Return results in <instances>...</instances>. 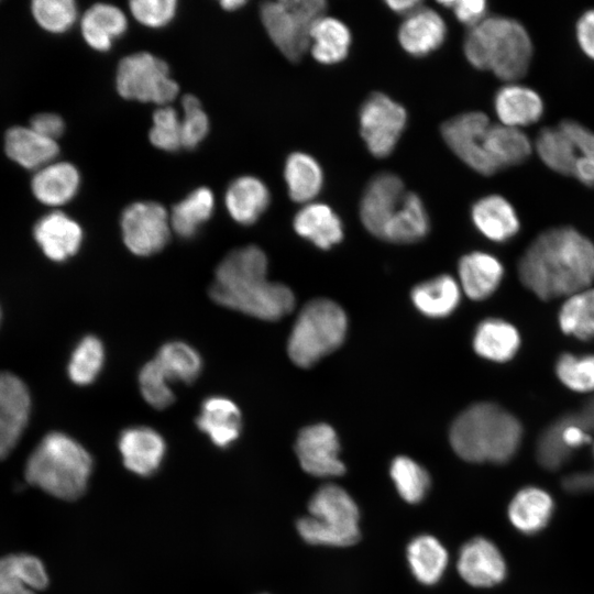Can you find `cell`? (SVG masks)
I'll return each instance as SVG.
<instances>
[{
    "mask_svg": "<svg viewBox=\"0 0 594 594\" xmlns=\"http://www.w3.org/2000/svg\"><path fill=\"white\" fill-rule=\"evenodd\" d=\"M518 274L540 299L566 298L594 282V244L574 228L548 229L526 249Z\"/></svg>",
    "mask_w": 594,
    "mask_h": 594,
    "instance_id": "obj_1",
    "label": "cell"
},
{
    "mask_svg": "<svg viewBox=\"0 0 594 594\" xmlns=\"http://www.w3.org/2000/svg\"><path fill=\"white\" fill-rule=\"evenodd\" d=\"M267 258L255 245L235 249L218 265L210 287L219 305L245 315L277 320L289 314L295 304L293 292L266 278Z\"/></svg>",
    "mask_w": 594,
    "mask_h": 594,
    "instance_id": "obj_2",
    "label": "cell"
},
{
    "mask_svg": "<svg viewBox=\"0 0 594 594\" xmlns=\"http://www.w3.org/2000/svg\"><path fill=\"white\" fill-rule=\"evenodd\" d=\"M463 50L473 67L492 72L507 82L527 74L534 55L532 41L524 24L503 15H487L470 28Z\"/></svg>",
    "mask_w": 594,
    "mask_h": 594,
    "instance_id": "obj_3",
    "label": "cell"
},
{
    "mask_svg": "<svg viewBox=\"0 0 594 594\" xmlns=\"http://www.w3.org/2000/svg\"><path fill=\"white\" fill-rule=\"evenodd\" d=\"M522 437L520 422L491 403H479L458 416L450 429L455 453L469 462L505 463L517 451Z\"/></svg>",
    "mask_w": 594,
    "mask_h": 594,
    "instance_id": "obj_4",
    "label": "cell"
},
{
    "mask_svg": "<svg viewBox=\"0 0 594 594\" xmlns=\"http://www.w3.org/2000/svg\"><path fill=\"white\" fill-rule=\"evenodd\" d=\"M92 458L75 439L63 432L47 433L25 464L26 481L62 498L82 495L92 471Z\"/></svg>",
    "mask_w": 594,
    "mask_h": 594,
    "instance_id": "obj_5",
    "label": "cell"
},
{
    "mask_svg": "<svg viewBox=\"0 0 594 594\" xmlns=\"http://www.w3.org/2000/svg\"><path fill=\"white\" fill-rule=\"evenodd\" d=\"M308 512L309 515L296 524L306 542L346 547L359 540V508L342 487L334 484L321 486L311 496Z\"/></svg>",
    "mask_w": 594,
    "mask_h": 594,
    "instance_id": "obj_6",
    "label": "cell"
},
{
    "mask_svg": "<svg viewBox=\"0 0 594 594\" xmlns=\"http://www.w3.org/2000/svg\"><path fill=\"white\" fill-rule=\"evenodd\" d=\"M346 316L332 300L309 301L299 312L288 339V354L300 367H309L334 351L344 340Z\"/></svg>",
    "mask_w": 594,
    "mask_h": 594,
    "instance_id": "obj_7",
    "label": "cell"
},
{
    "mask_svg": "<svg viewBox=\"0 0 594 594\" xmlns=\"http://www.w3.org/2000/svg\"><path fill=\"white\" fill-rule=\"evenodd\" d=\"M323 0H279L261 6V21L275 46L292 62L299 61L310 47V32L324 15Z\"/></svg>",
    "mask_w": 594,
    "mask_h": 594,
    "instance_id": "obj_8",
    "label": "cell"
},
{
    "mask_svg": "<svg viewBox=\"0 0 594 594\" xmlns=\"http://www.w3.org/2000/svg\"><path fill=\"white\" fill-rule=\"evenodd\" d=\"M116 87L128 100L168 106L178 95L179 87L170 77L168 65L147 52L123 57L118 65Z\"/></svg>",
    "mask_w": 594,
    "mask_h": 594,
    "instance_id": "obj_9",
    "label": "cell"
},
{
    "mask_svg": "<svg viewBox=\"0 0 594 594\" xmlns=\"http://www.w3.org/2000/svg\"><path fill=\"white\" fill-rule=\"evenodd\" d=\"M407 122V112L388 96L375 92L360 110L361 135L376 157H386L395 148Z\"/></svg>",
    "mask_w": 594,
    "mask_h": 594,
    "instance_id": "obj_10",
    "label": "cell"
},
{
    "mask_svg": "<svg viewBox=\"0 0 594 594\" xmlns=\"http://www.w3.org/2000/svg\"><path fill=\"white\" fill-rule=\"evenodd\" d=\"M120 226L125 246L139 256L160 252L167 244L172 229L166 209L154 201L129 205L121 215Z\"/></svg>",
    "mask_w": 594,
    "mask_h": 594,
    "instance_id": "obj_11",
    "label": "cell"
},
{
    "mask_svg": "<svg viewBox=\"0 0 594 594\" xmlns=\"http://www.w3.org/2000/svg\"><path fill=\"white\" fill-rule=\"evenodd\" d=\"M492 123L484 112L470 111L446 121L441 134L450 150L476 173L490 176L498 172L484 147Z\"/></svg>",
    "mask_w": 594,
    "mask_h": 594,
    "instance_id": "obj_12",
    "label": "cell"
},
{
    "mask_svg": "<svg viewBox=\"0 0 594 594\" xmlns=\"http://www.w3.org/2000/svg\"><path fill=\"white\" fill-rule=\"evenodd\" d=\"M336 431L326 424L308 426L298 433L295 452L305 472L318 477L339 476L345 466L339 458Z\"/></svg>",
    "mask_w": 594,
    "mask_h": 594,
    "instance_id": "obj_13",
    "label": "cell"
},
{
    "mask_svg": "<svg viewBox=\"0 0 594 594\" xmlns=\"http://www.w3.org/2000/svg\"><path fill=\"white\" fill-rule=\"evenodd\" d=\"M31 397L26 385L12 373L0 372V460L9 455L30 417Z\"/></svg>",
    "mask_w": 594,
    "mask_h": 594,
    "instance_id": "obj_14",
    "label": "cell"
},
{
    "mask_svg": "<svg viewBox=\"0 0 594 594\" xmlns=\"http://www.w3.org/2000/svg\"><path fill=\"white\" fill-rule=\"evenodd\" d=\"M406 193L402 179L392 173L375 176L367 185L360 204L364 227L380 238L400 207Z\"/></svg>",
    "mask_w": 594,
    "mask_h": 594,
    "instance_id": "obj_15",
    "label": "cell"
},
{
    "mask_svg": "<svg viewBox=\"0 0 594 594\" xmlns=\"http://www.w3.org/2000/svg\"><path fill=\"white\" fill-rule=\"evenodd\" d=\"M460 576L475 587H490L506 575V563L498 548L488 539L476 537L465 542L459 552Z\"/></svg>",
    "mask_w": 594,
    "mask_h": 594,
    "instance_id": "obj_16",
    "label": "cell"
},
{
    "mask_svg": "<svg viewBox=\"0 0 594 594\" xmlns=\"http://www.w3.org/2000/svg\"><path fill=\"white\" fill-rule=\"evenodd\" d=\"M118 444L124 466L141 476L156 472L166 452L163 437L144 426L123 430Z\"/></svg>",
    "mask_w": 594,
    "mask_h": 594,
    "instance_id": "obj_17",
    "label": "cell"
},
{
    "mask_svg": "<svg viewBox=\"0 0 594 594\" xmlns=\"http://www.w3.org/2000/svg\"><path fill=\"white\" fill-rule=\"evenodd\" d=\"M494 110L499 123L522 129L540 120L544 105L535 89L515 81L496 91Z\"/></svg>",
    "mask_w": 594,
    "mask_h": 594,
    "instance_id": "obj_18",
    "label": "cell"
},
{
    "mask_svg": "<svg viewBox=\"0 0 594 594\" xmlns=\"http://www.w3.org/2000/svg\"><path fill=\"white\" fill-rule=\"evenodd\" d=\"M33 233L44 254L56 262L76 254L82 242L81 227L61 211H53L41 218Z\"/></svg>",
    "mask_w": 594,
    "mask_h": 594,
    "instance_id": "obj_19",
    "label": "cell"
},
{
    "mask_svg": "<svg viewBox=\"0 0 594 594\" xmlns=\"http://www.w3.org/2000/svg\"><path fill=\"white\" fill-rule=\"evenodd\" d=\"M446 35L447 26L441 15L424 7L408 14L398 30L402 47L416 57L436 51L444 42Z\"/></svg>",
    "mask_w": 594,
    "mask_h": 594,
    "instance_id": "obj_20",
    "label": "cell"
},
{
    "mask_svg": "<svg viewBox=\"0 0 594 594\" xmlns=\"http://www.w3.org/2000/svg\"><path fill=\"white\" fill-rule=\"evenodd\" d=\"M472 221L476 229L494 242H505L517 234L519 218L514 206L501 195H487L472 206Z\"/></svg>",
    "mask_w": 594,
    "mask_h": 594,
    "instance_id": "obj_21",
    "label": "cell"
},
{
    "mask_svg": "<svg viewBox=\"0 0 594 594\" xmlns=\"http://www.w3.org/2000/svg\"><path fill=\"white\" fill-rule=\"evenodd\" d=\"M196 424L215 446L228 448L240 436L241 413L229 398L212 396L202 403Z\"/></svg>",
    "mask_w": 594,
    "mask_h": 594,
    "instance_id": "obj_22",
    "label": "cell"
},
{
    "mask_svg": "<svg viewBox=\"0 0 594 594\" xmlns=\"http://www.w3.org/2000/svg\"><path fill=\"white\" fill-rule=\"evenodd\" d=\"M79 184L80 175L76 166L67 162H52L36 170L31 188L40 202L58 207L75 197Z\"/></svg>",
    "mask_w": 594,
    "mask_h": 594,
    "instance_id": "obj_23",
    "label": "cell"
},
{
    "mask_svg": "<svg viewBox=\"0 0 594 594\" xmlns=\"http://www.w3.org/2000/svg\"><path fill=\"white\" fill-rule=\"evenodd\" d=\"M7 155L26 169H36L54 162L59 153L56 141L46 139L30 127H12L4 136Z\"/></svg>",
    "mask_w": 594,
    "mask_h": 594,
    "instance_id": "obj_24",
    "label": "cell"
},
{
    "mask_svg": "<svg viewBox=\"0 0 594 594\" xmlns=\"http://www.w3.org/2000/svg\"><path fill=\"white\" fill-rule=\"evenodd\" d=\"M128 28L124 12L110 3H95L84 13L80 31L85 42L98 52H107Z\"/></svg>",
    "mask_w": 594,
    "mask_h": 594,
    "instance_id": "obj_25",
    "label": "cell"
},
{
    "mask_svg": "<svg viewBox=\"0 0 594 594\" xmlns=\"http://www.w3.org/2000/svg\"><path fill=\"white\" fill-rule=\"evenodd\" d=\"M226 208L231 218L243 226L254 223L270 205L266 185L254 176H240L228 187Z\"/></svg>",
    "mask_w": 594,
    "mask_h": 594,
    "instance_id": "obj_26",
    "label": "cell"
},
{
    "mask_svg": "<svg viewBox=\"0 0 594 594\" xmlns=\"http://www.w3.org/2000/svg\"><path fill=\"white\" fill-rule=\"evenodd\" d=\"M294 229L320 249H330L343 238V227L336 212L324 204L309 202L294 218Z\"/></svg>",
    "mask_w": 594,
    "mask_h": 594,
    "instance_id": "obj_27",
    "label": "cell"
},
{
    "mask_svg": "<svg viewBox=\"0 0 594 594\" xmlns=\"http://www.w3.org/2000/svg\"><path fill=\"white\" fill-rule=\"evenodd\" d=\"M504 275L502 263L493 255L472 252L459 263V276L464 293L474 300L492 295Z\"/></svg>",
    "mask_w": 594,
    "mask_h": 594,
    "instance_id": "obj_28",
    "label": "cell"
},
{
    "mask_svg": "<svg viewBox=\"0 0 594 594\" xmlns=\"http://www.w3.org/2000/svg\"><path fill=\"white\" fill-rule=\"evenodd\" d=\"M484 147L499 170L524 163L530 156L534 144L522 129L497 123L487 129Z\"/></svg>",
    "mask_w": 594,
    "mask_h": 594,
    "instance_id": "obj_29",
    "label": "cell"
},
{
    "mask_svg": "<svg viewBox=\"0 0 594 594\" xmlns=\"http://www.w3.org/2000/svg\"><path fill=\"white\" fill-rule=\"evenodd\" d=\"M552 510L551 496L541 488L529 486L514 496L508 506V517L516 529L531 535L548 524Z\"/></svg>",
    "mask_w": 594,
    "mask_h": 594,
    "instance_id": "obj_30",
    "label": "cell"
},
{
    "mask_svg": "<svg viewBox=\"0 0 594 594\" xmlns=\"http://www.w3.org/2000/svg\"><path fill=\"white\" fill-rule=\"evenodd\" d=\"M520 345L517 329L502 319H486L481 322L474 333L475 352L494 362H506L514 358Z\"/></svg>",
    "mask_w": 594,
    "mask_h": 594,
    "instance_id": "obj_31",
    "label": "cell"
},
{
    "mask_svg": "<svg viewBox=\"0 0 594 594\" xmlns=\"http://www.w3.org/2000/svg\"><path fill=\"white\" fill-rule=\"evenodd\" d=\"M351 33L340 20L322 15L310 32V51L321 64H336L343 61L350 48Z\"/></svg>",
    "mask_w": 594,
    "mask_h": 594,
    "instance_id": "obj_32",
    "label": "cell"
},
{
    "mask_svg": "<svg viewBox=\"0 0 594 594\" xmlns=\"http://www.w3.org/2000/svg\"><path fill=\"white\" fill-rule=\"evenodd\" d=\"M411 573L425 585L436 584L448 564V552L440 541L429 535L415 537L407 546Z\"/></svg>",
    "mask_w": 594,
    "mask_h": 594,
    "instance_id": "obj_33",
    "label": "cell"
},
{
    "mask_svg": "<svg viewBox=\"0 0 594 594\" xmlns=\"http://www.w3.org/2000/svg\"><path fill=\"white\" fill-rule=\"evenodd\" d=\"M428 230L429 219L421 199L414 193H406L381 239L395 243H410L422 239Z\"/></svg>",
    "mask_w": 594,
    "mask_h": 594,
    "instance_id": "obj_34",
    "label": "cell"
},
{
    "mask_svg": "<svg viewBox=\"0 0 594 594\" xmlns=\"http://www.w3.org/2000/svg\"><path fill=\"white\" fill-rule=\"evenodd\" d=\"M284 177L292 200L309 204L321 190L323 174L319 163L301 152L290 154L285 163Z\"/></svg>",
    "mask_w": 594,
    "mask_h": 594,
    "instance_id": "obj_35",
    "label": "cell"
},
{
    "mask_svg": "<svg viewBox=\"0 0 594 594\" xmlns=\"http://www.w3.org/2000/svg\"><path fill=\"white\" fill-rule=\"evenodd\" d=\"M411 300L428 317H446L458 306L460 289L451 276L441 275L417 285L411 292Z\"/></svg>",
    "mask_w": 594,
    "mask_h": 594,
    "instance_id": "obj_36",
    "label": "cell"
},
{
    "mask_svg": "<svg viewBox=\"0 0 594 594\" xmlns=\"http://www.w3.org/2000/svg\"><path fill=\"white\" fill-rule=\"evenodd\" d=\"M213 209L212 191L207 187L197 188L173 207L170 227L180 238L190 239L210 219Z\"/></svg>",
    "mask_w": 594,
    "mask_h": 594,
    "instance_id": "obj_37",
    "label": "cell"
},
{
    "mask_svg": "<svg viewBox=\"0 0 594 594\" xmlns=\"http://www.w3.org/2000/svg\"><path fill=\"white\" fill-rule=\"evenodd\" d=\"M534 148L549 169L561 175H572L579 154L559 124L541 129Z\"/></svg>",
    "mask_w": 594,
    "mask_h": 594,
    "instance_id": "obj_38",
    "label": "cell"
},
{
    "mask_svg": "<svg viewBox=\"0 0 594 594\" xmlns=\"http://www.w3.org/2000/svg\"><path fill=\"white\" fill-rule=\"evenodd\" d=\"M558 319L563 333L580 340L594 338V288L588 287L566 297Z\"/></svg>",
    "mask_w": 594,
    "mask_h": 594,
    "instance_id": "obj_39",
    "label": "cell"
},
{
    "mask_svg": "<svg viewBox=\"0 0 594 594\" xmlns=\"http://www.w3.org/2000/svg\"><path fill=\"white\" fill-rule=\"evenodd\" d=\"M170 382L191 383L202 366L199 353L182 341L167 342L160 349L155 359Z\"/></svg>",
    "mask_w": 594,
    "mask_h": 594,
    "instance_id": "obj_40",
    "label": "cell"
},
{
    "mask_svg": "<svg viewBox=\"0 0 594 594\" xmlns=\"http://www.w3.org/2000/svg\"><path fill=\"white\" fill-rule=\"evenodd\" d=\"M391 477L398 494L410 504L421 502L430 486L428 472L408 457H397L391 464Z\"/></svg>",
    "mask_w": 594,
    "mask_h": 594,
    "instance_id": "obj_41",
    "label": "cell"
},
{
    "mask_svg": "<svg viewBox=\"0 0 594 594\" xmlns=\"http://www.w3.org/2000/svg\"><path fill=\"white\" fill-rule=\"evenodd\" d=\"M105 362L102 342L95 336L82 338L72 353L68 376L77 385H88L99 375Z\"/></svg>",
    "mask_w": 594,
    "mask_h": 594,
    "instance_id": "obj_42",
    "label": "cell"
},
{
    "mask_svg": "<svg viewBox=\"0 0 594 594\" xmlns=\"http://www.w3.org/2000/svg\"><path fill=\"white\" fill-rule=\"evenodd\" d=\"M14 580L32 590H43L48 576L42 561L31 554H10L0 559V582Z\"/></svg>",
    "mask_w": 594,
    "mask_h": 594,
    "instance_id": "obj_43",
    "label": "cell"
},
{
    "mask_svg": "<svg viewBox=\"0 0 594 594\" xmlns=\"http://www.w3.org/2000/svg\"><path fill=\"white\" fill-rule=\"evenodd\" d=\"M556 373L561 383L573 392L594 391V355L575 356L563 353L557 361Z\"/></svg>",
    "mask_w": 594,
    "mask_h": 594,
    "instance_id": "obj_44",
    "label": "cell"
},
{
    "mask_svg": "<svg viewBox=\"0 0 594 594\" xmlns=\"http://www.w3.org/2000/svg\"><path fill=\"white\" fill-rule=\"evenodd\" d=\"M32 14L37 24L51 33L68 31L78 18V9L73 0H35Z\"/></svg>",
    "mask_w": 594,
    "mask_h": 594,
    "instance_id": "obj_45",
    "label": "cell"
},
{
    "mask_svg": "<svg viewBox=\"0 0 594 594\" xmlns=\"http://www.w3.org/2000/svg\"><path fill=\"white\" fill-rule=\"evenodd\" d=\"M158 362H147L139 373V385L144 399L154 408L164 409L174 402V393Z\"/></svg>",
    "mask_w": 594,
    "mask_h": 594,
    "instance_id": "obj_46",
    "label": "cell"
},
{
    "mask_svg": "<svg viewBox=\"0 0 594 594\" xmlns=\"http://www.w3.org/2000/svg\"><path fill=\"white\" fill-rule=\"evenodd\" d=\"M148 138L155 147L166 152L183 147L180 118L173 107L163 106L155 110Z\"/></svg>",
    "mask_w": 594,
    "mask_h": 594,
    "instance_id": "obj_47",
    "label": "cell"
},
{
    "mask_svg": "<svg viewBox=\"0 0 594 594\" xmlns=\"http://www.w3.org/2000/svg\"><path fill=\"white\" fill-rule=\"evenodd\" d=\"M183 118H180L182 146L195 148L208 134L209 119L198 98L185 95L182 99Z\"/></svg>",
    "mask_w": 594,
    "mask_h": 594,
    "instance_id": "obj_48",
    "label": "cell"
},
{
    "mask_svg": "<svg viewBox=\"0 0 594 594\" xmlns=\"http://www.w3.org/2000/svg\"><path fill=\"white\" fill-rule=\"evenodd\" d=\"M130 12L141 24L148 28H163L175 16L176 0H133L129 3Z\"/></svg>",
    "mask_w": 594,
    "mask_h": 594,
    "instance_id": "obj_49",
    "label": "cell"
},
{
    "mask_svg": "<svg viewBox=\"0 0 594 594\" xmlns=\"http://www.w3.org/2000/svg\"><path fill=\"white\" fill-rule=\"evenodd\" d=\"M439 3L452 10L457 19L469 28L487 16V3L484 0H446Z\"/></svg>",
    "mask_w": 594,
    "mask_h": 594,
    "instance_id": "obj_50",
    "label": "cell"
},
{
    "mask_svg": "<svg viewBox=\"0 0 594 594\" xmlns=\"http://www.w3.org/2000/svg\"><path fill=\"white\" fill-rule=\"evenodd\" d=\"M560 128L572 141L579 156L594 158V132L574 120H563Z\"/></svg>",
    "mask_w": 594,
    "mask_h": 594,
    "instance_id": "obj_51",
    "label": "cell"
},
{
    "mask_svg": "<svg viewBox=\"0 0 594 594\" xmlns=\"http://www.w3.org/2000/svg\"><path fill=\"white\" fill-rule=\"evenodd\" d=\"M575 37L581 51L594 61V8L584 11L578 19Z\"/></svg>",
    "mask_w": 594,
    "mask_h": 594,
    "instance_id": "obj_52",
    "label": "cell"
},
{
    "mask_svg": "<svg viewBox=\"0 0 594 594\" xmlns=\"http://www.w3.org/2000/svg\"><path fill=\"white\" fill-rule=\"evenodd\" d=\"M30 128L42 136L56 141L65 130L63 119L51 112L35 114L30 121Z\"/></svg>",
    "mask_w": 594,
    "mask_h": 594,
    "instance_id": "obj_53",
    "label": "cell"
},
{
    "mask_svg": "<svg viewBox=\"0 0 594 594\" xmlns=\"http://www.w3.org/2000/svg\"><path fill=\"white\" fill-rule=\"evenodd\" d=\"M572 176L583 185L594 187V158L579 156Z\"/></svg>",
    "mask_w": 594,
    "mask_h": 594,
    "instance_id": "obj_54",
    "label": "cell"
},
{
    "mask_svg": "<svg viewBox=\"0 0 594 594\" xmlns=\"http://www.w3.org/2000/svg\"><path fill=\"white\" fill-rule=\"evenodd\" d=\"M389 9L406 16L421 7V1L418 0H389L386 2Z\"/></svg>",
    "mask_w": 594,
    "mask_h": 594,
    "instance_id": "obj_55",
    "label": "cell"
},
{
    "mask_svg": "<svg viewBox=\"0 0 594 594\" xmlns=\"http://www.w3.org/2000/svg\"><path fill=\"white\" fill-rule=\"evenodd\" d=\"M0 594H34V592L19 581L9 580L0 582Z\"/></svg>",
    "mask_w": 594,
    "mask_h": 594,
    "instance_id": "obj_56",
    "label": "cell"
},
{
    "mask_svg": "<svg viewBox=\"0 0 594 594\" xmlns=\"http://www.w3.org/2000/svg\"><path fill=\"white\" fill-rule=\"evenodd\" d=\"M222 9L227 10V11H234V10H238L240 9L241 7H243L245 4V1L243 0H222L220 2Z\"/></svg>",
    "mask_w": 594,
    "mask_h": 594,
    "instance_id": "obj_57",
    "label": "cell"
}]
</instances>
